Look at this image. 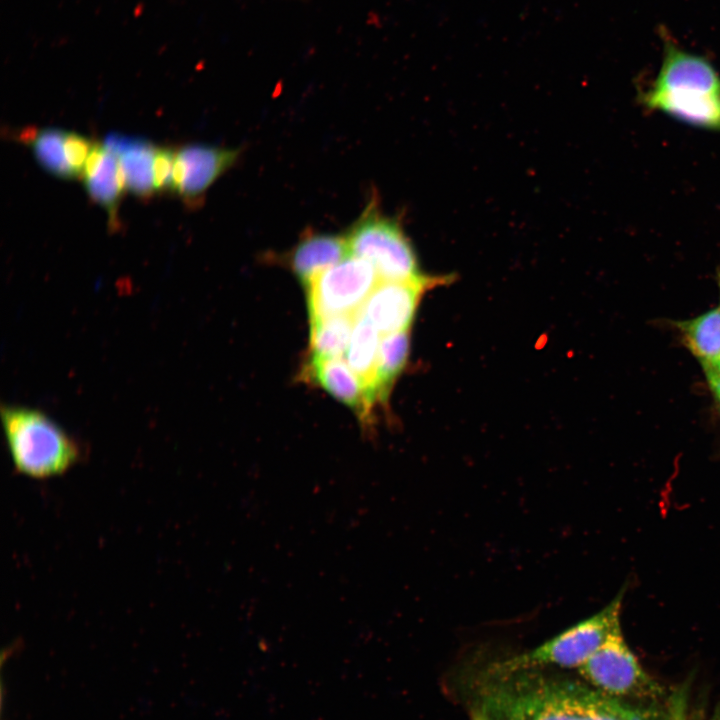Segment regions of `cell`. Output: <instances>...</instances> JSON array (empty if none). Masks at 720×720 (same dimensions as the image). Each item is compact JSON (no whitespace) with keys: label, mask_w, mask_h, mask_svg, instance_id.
Here are the masks:
<instances>
[{"label":"cell","mask_w":720,"mask_h":720,"mask_svg":"<svg viewBox=\"0 0 720 720\" xmlns=\"http://www.w3.org/2000/svg\"><path fill=\"white\" fill-rule=\"evenodd\" d=\"M495 676L477 709L511 720H660L663 713L664 705L631 704L571 680Z\"/></svg>","instance_id":"6da1fadb"},{"label":"cell","mask_w":720,"mask_h":720,"mask_svg":"<svg viewBox=\"0 0 720 720\" xmlns=\"http://www.w3.org/2000/svg\"><path fill=\"white\" fill-rule=\"evenodd\" d=\"M648 111L720 133V75L704 57L666 42L654 81L638 95Z\"/></svg>","instance_id":"7a4b0ae2"},{"label":"cell","mask_w":720,"mask_h":720,"mask_svg":"<svg viewBox=\"0 0 720 720\" xmlns=\"http://www.w3.org/2000/svg\"><path fill=\"white\" fill-rule=\"evenodd\" d=\"M1 419L16 472L43 480L63 475L80 462L79 442L42 411L3 405Z\"/></svg>","instance_id":"3957f363"},{"label":"cell","mask_w":720,"mask_h":720,"mask_svg":"<svg viewBox=\"0 0 720 720\" xmlns=\"http://www.w3.org/2000/svg\"><path fill=\"white\" fill-rule=\"evenodd\" d=\"M625 588L603 609L526 653L492 665L490 674H507L543 665L580 667L620 626Z\"/></svg>","instance_id":"277c9868"},{"label":"cell","mask_w":720,"mask_h":720,"mask_svg":"<svg viewBox=\"0 0 720 720\" xmlns=\"http://www.w3.org/2000/svg\"><path fill=\"white\" fill-rule=\"evenodd\" d=\"M350 255L369 262L382 281L422 275L414 247L396 218L382 214L373 199L345 234Z\"/></svg>","instance_id":"5b68a950"},{"label":"cell","mask_w":720,"mask_h":720,"mask_svg":"<svg viewBox=\"0 0 720 720\" xmlns=\"http://www.w3.org/2000/svg\"><path fill=\"white\" fill-rule=\"evenodd\" d=\"M578 669L590 684L613 697L655 702L664 695L630 650L620 626Z\"/></svg>","instance_id":"8992f818"},{"label":"cell","mask_w":720,"mask_h":720,"mask_svg":"<svg viewBox=\"0 0 720 720\" xmlns=\"http://www.w3.org/2000/svg\"><path fill=\"white\" fill-rule=\"evenodd\" d=\"M379 281L369 262L348 255L304 284L310 319L358 313Z\"/></svg>","instance_id":"52a82bcc"},{"label":"cell","mask_w":720,"mask_h":720,"mask_svg":"<svg viewBox=\"0 0 720 720\" xmlns=\"http://www.w3.org/2000/svg\"><path fill=\"white\" fill-rule=\"evenodd\" d=\"M449 280V276L425 274L402 281L380 280L360 311L382 335L409 330L425 292Z\"/></svg>","instance_id":"ba28073f"},{"label":"cell","mask_w":720,"mask_h":720,"mask_svg":"<svg viewBox=\"0 0 720 720\" xmlns=\"http://www.w3.org/2000/svg\"><path fill=\"white\" fill-rule=\"evenodd\" d=\"M240 149L189 144L176 152L173 191L188 203H199L208 188L238 161Z\"/></svg>","instance_id":"9c48e42d"},{"label":"cell","mask_w":720,"mask_h":720,"mask_svg":"<svg viewBox=\"0 0 720 720\" xmlns=\"http://www.w3.org/2000/svg\"><path fill=\"white\" fill-rule=\"evenodd\" d=\"M302 376L353 409L362 421H367L371 417L375 404L365 385L346 360L310 357Z\"/></svg>","instance_id":"30bf717a"},{"label":"cell","mask_w":720,"mask_h":720,"mask_svg":"<svg viewBox=\"0 0 720 720\" xmlns=\"http://www.w3.org/2000/svg\"><path fill=\"white\" fill-rule=\"evenodd\" d=\"M348 255L346 235L310 230L304 232L294 247L279 258L304 285Z\"/></svg>","instance_id":"8fae6325"},{"label":"cell","mask_w":720,"mask_h":720,"mask_svg":"<svg viewBox=\"0 0 720 720\" xmlns=\"http://www.w3.org/2000/svg\"><path fill=\"white\" fill-rule=\"evenodd\" d=\"M82 177L90 198L106 210L109 225L112 229L118 227V208L125 181L116 156L103 144L95 143Z\"/></svg>","instance_id":"7c38bea8"},{"label":"cell","mask_w":720,"mask_h":720,"mask_svg":"<svg viewBox=\"0 0 720 720\" xmlns=\"http://www.w3.org/2000/svg\"><path fill=\"white\" fill-rule=\"evenodd\" d=\"M103 145L118 159L128 191L139 197H148L155 192L153 161L156 146L145 138L114 132L105 137Z\"/></svg>","instance_id":"4fadbf2b"},{"label":"cell","mask_w":720,"mask_h":720,"mask_svg":"<svg viewBox=\"0 0 720 720\" xmlns=\"http://www.w3.org/2000/svg\"><path fill=\"white\" fill-rule=\"evenodd\" d=\"M380 333L359 311L345 353L346 362L365 385L376 405V372Z\"/></svg>","instance_id":"5bb4252c"},{"label":"cell","mask_w":720,"mask_h":720,"mask_svg":"<svg viewBox=\"0 0 720 720\" xmlns=\"http://www.w3.org/2000/svg\"><path fill=\"white\" fill-rule=\"evenodd\" d=\"M688 349L703 368H720V306L696 318L676 323Z\"/></svg>","instance_id":"9a60e30c"},{"label":"cell","mask_w":720,"mask_h":720,"mask_svg":"<svg viewBox=\"0 0 720 720\" xmlns=\"http://www.w3.org/2000/svg\"><path fill=\"white\" fill-rule=\"evenodd\" d=\"M358 313L310 319V357L342 358Z\"/></svg>","instance_id":"2e32d148"},{"label":"cell","mask_w":720,"mask_h":720,"mask_svg":"<svg viewBox=\"0 0 720 720\" xmlns=\"http://www.w3.org/2000/svg\"><path fill=\"white\" fill-rule=\"evenodd\" d=\"M409 347V330L381 336L376 372V397L378 403L383 404L388 400L393 384L407 364Z\"/></svg>","instance_id":"e0dca14e"},{"label":"cell","mask_w":720,"mask_h":720,"mask_svg":"<svg viewBox=\"0 0 720 720\" xmlns=\"http://www.w3.org/2000/svg\"><path fill=\"white\" fill-rule=\"evenodd\" d=\"M66 131L57 128H45L30 137L35 159L50 174L62 178H76L69 166L64 149Z\"/></svg>","instance_id":"ac0fdd59"},{"label":"cell","mask_w":720,"mask_h":720,"mask_svg":"<svg viewBox=\"0 0 720 720\" xmlns=\"http://www.w3.org/2000/svg\"><path fill=\"white\" fill-rule=\"evenodd\" d=\"M95 143L75 132H66L64 139L65 156L76 177L82 176L88 156Z\"/></svg>","instance_id":"d6986e66"},{"label":"cell","mask_w":720,"mask_h":720,"mask_svg":"<svg viewBox=\"0 0 720 720\" xmlns=\"http://www.w3.org/2000/svg\"><path fill=\"white\" fill-rule=\"evenodd\" d=\"M176 151L170 147H157L153 161V185L155 192L173 191V169Z\"/></svg>","instance_id":"ffe728a7"},{"label":"cell","mask_w":720,"mask_h":720,"mask_svg":"<svg viewBox=\"0 0 720 720\" xmlns=\"http://www.w3.org/2000/svg\"><path fill=\"white\" fill-rule=\"evenodd\" d=\"M688 687L679 686L664 702L660 720H688Z\"/></svg>","instance_id":"44dd1931"},{"label":"cell","mask_w":720,"mask_h":720,"mask_svg":"<svg viewBox=\"0 0 720 720\" xmlns=\"http://www.w3.org/2000/svg\"><path fill=\"white\" fill-rule=\"evenodd\" d=\"M709 385L720 404V370L704 369Z\"/></svg>","instance_id":"7402d4cb"},{"label":"cell","mask_w":720,"mask_h":720,"mask_svg":"<svg viewBox=\"0 0 720 720\" xmlns=\"http://www.w3.org/2000/svg\"><path fill=\"white\" fill-rule=\"evenodd\" d=\"M472 720H511L506 717L489 713L480 709H477L474 711L473 719Z\"/></svg>","instance_id":"603a6c76"},{"label":"cell","mask_w":720,"mask_h":720,"mask_svg":"<svg viewBox=\"0 0 720 720\" xmlns=\"http://www.w3.org/2000/svg\"><path fill=\"white\" fill-rule=\"evenodd\" d=\"M710 720H720V708H717Z\"/></svg>","instance_id":"cb8c5ba5"},{"label":"cell","mask_w":720,"mask_h":720,"mask_svg":"<svg viewBox=\"0 0 720 720\" xmlns=\"http://www.w3.org/2000/svg\"><path fill=\"white\" fill-rule=\"evenodd\" d=\"M717 280H718V284H719V288H720V271L717 274Z\"/></svg>","instance_id":"d4e9b609"},{"label":"cell","mask_w":720,"mask_h":720,"mask_svg":"<svg viewBox=\"0 0 720 720\" xmlns=\"http://www.w3.org/2000/svg\"><path fill=\"white\" fill-rule=\"evenodd\" d=\"M707 369H714V368H707ZM717 370H720V368H717Z\"/></svg>","instance_id":"484cf974"}]
</instances>
